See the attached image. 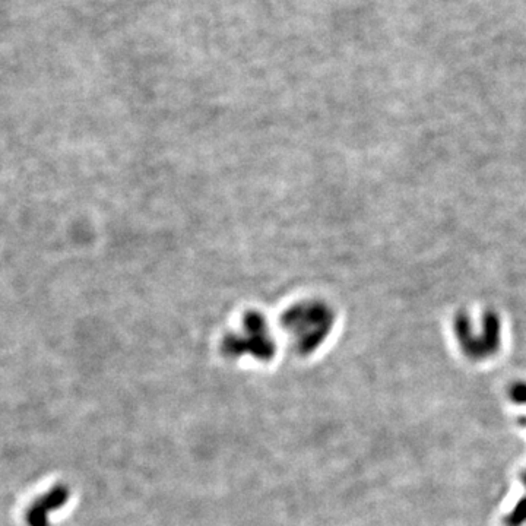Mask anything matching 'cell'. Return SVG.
Instances as JSON below:
<instances>
[{"label": "cell", "mask_w": 526, "mask_h": 526, "mask_svg": "<svg viewBox=\"0 0 526 526\" xmlns=\"http://www.w3.org/2000/svg\"><path fill=\"white\" fill-rule=\"evenodd\" d=\"M334 321L332 309L321 300L295 303L281 319L295 349L301 354H310L325 342L332 331Z\"/></svg>", "instance_id": "1"}, {"label": "cell", "mask_w": 526, "mask_h": 526, "mask_svg": "<svg viewBox=\"0 0 526 526\" xmlns=\"http://www.w3.org/2000/svg\"><path fill=\"white\" fill-rule=\"evenodd\" d=\"M69 497V491L63 486L53 487L49 492L37 499L27 512L28 526H49V516L53 510L62 508Z\"/></svg>", "instance_id": "3"}, {"label": "cell", "mask_w": 526, "mask_h": 526, "mask_svg": "<svg viewBox=\"0 0 526 526\" xmlns=\"http://www.w3.org/2000/svg\"><path fill=\"white\" fill-rule=\"evenodd\" d=\"M223 351L231 358L251 355L262 361L271 360L275 353V344L263 314L258 312L246 313L238 331L224 338Z\"/></svg>", "instance_id": "2"}]
</instances>
